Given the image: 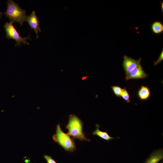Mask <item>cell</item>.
Instances as JSON below:
<instances>
[{"instance_id":"5","label":"cell","mask_w":163,"mask_h":163,"mask_svg":"<svg viewBox=\"0 0 163 163\" xmlns=\"http://www.w3.org/2000/svg\"><path fill=\"white\" fill-rule=\"evenodd\" d=\"M141 60L140 58L136 60L126 55L123 56V67L126 73V77L141 63Z\"/></svg>"},{"instance_id":"11","label":"cell","mask_w":163,"mask_h":163,"mask_svg":"<svg viewBox=\"0 0 163 163\" xmlns=\"http://www.w3.org/2000/svg\"><path fill=\"white\" fill-rule=\"evenodd\" d=\"M151 29L154 34H160L163 32V24L160 21H155L151 24Z\"/></svg>"},{"instance_id":"9","label":"cell","mask_w":163,"mask_h":163,"mask_svg":"<svg viewBox=\"0 0 163 163\" xmlns=\"http://www.w3.org/2000/svg\"><path fill=\"white\" fill-rule=\"evenodd\" d=\"M96 129L92 133V134L94 135L97 136L100 138L102 139L107 142H108L111 139H120V137L117 138H114L110 136L107 132L102 131L100 130V125L98 124H96Z\"/></svg>"},{"instance_id":"10","label":"cell","mask_w":163,"mask_h":163,"mask_svg":"<svg viewBox=\"0 0 163 163\" xmlns=\"http://www.w3.org/2000/svg\"><path fill=\"white\" fill-rule=\"evenodd\" d=\"M137 96L141 101H146L148 99L151 95V91L149 88L146 86H141L138 89Z\"/></svg>"},{"instance_id":"8","label":"cell","mask_w":163,"mask_h":163,"mask_svg":"<svg viewBox=\"0 0 163 163\" xmlns=\"http://www.w3.org/2000/svg\"><path fill=\"white\" fill-rule=\"evenodd\" d=\"M163 158V150L159 149L154 150L144 163H158Z\"/></svg>"},{"instance_id":"13","label":"cell","mask_w":163,"mask_h":163,"mask_svg":"<svg viewBox=\"0 0 163 163\" xmlns=\"http://www.w3.org/2000/svg\"><path fill=\"white\" fill-rule=\"evenodd\" d=\"M111 88L114 94L117 97H120L123 88L117 85L111 86Z\"/></svg>"},{"instance_id":"17","label":"cell","mask_w":163,"mask_h":163,"mask_svg":"<svg viewBox=\"0 0 163 163\" xmlns=\"http://www.w3.org/2000/svg\"><path fill=\"white\" fill-rule=\"evenodd\" d=\"M3 14V13L0 11V18H2V14Z\"/></svg>"},{"instance_id":"6","label":"cell","mask_w":163,"mask_h":163,"mask_svg":"<svg viewBox=\"0 0 163 163\" xmlns=\"http://www.w3.org/2000/svg\"><path fill=\"white\" fill-rule=\"evenodd\" d=\"M28 23L31 28V30L33 29L37 35V38H38L39 32H41V30L40 25V21L37 17L35 10L32 12L31 14L27 16L26 20Z\"/></svg>"},{"instance_id":"4","label":"cell","mask_w":163,"mask_h":163,"mask_svg":"<svg viewBox=\"0 0 163 163\" xmlns=\"http://www.w3.org/2000/svg\"><path fill=\"white\" fill-rule=\"evenodd\" d=\"M3 26L5 29V31L6 32V37L9 39H12L14 40L16 42L15 44V46H19L21 45V43H23L25 44H30L26 40L31 39L30 37V34L27 37H21L13 25V23L11 22H6Z\"/></svg>"},{"instance_id":"2","label":"cell","mask_w":163,"mask_h":163,"mask_svg":"<svg viewBox=\"0 0 163 163\" xmlns=\"http://www.w3.org/2000/svg\"><path fill=\"white\" fill-rule=\"evenodd\" d=\"M6 3L7 9L3 14L8 18L10 22L13 23L17 22L22 26L23 23L26 21L27 16L26 11L12 0H8Z\"/></svg>"},{"instance_id":"7","label":"cell","mask_w":163,"mask_h":163,"mask_svg":"<svg viewBox=\"0 0 163 163\" xmlns=\"http://www.w3.org/2000/svg\"><path fill=\"white\" fill-rule=\"evenodd\" d=\"M148 76V74L143 70L140 63L127 76L125 77V79L127 80L131 79H144L147 78Z\"/></svg>"},{"instance_id":"15","label":"cell","mask_w":163,"mask_h":163,"mask_svg":"<svg viewBox=\"0 0 163 163\" xmlns=\"http://www.w3.org/2000/svg\"><path fill=\"white\" fill-rule=\"evenodd\" d=\"M163 60V50L161 51V53L157 60L154 62V65L155 66H156L158 63L161 62Z\"/></svg>"},{"instance_id":"1","label":"cell","mask_w":163,"mask_h":163,"mask_svg":"<svg viewBox=\"0 0 163 163\" xmlns=\"http://www.w3.org/2000/svg\"><path fill=\"white\" fill-rule=\"evenodd\" d=\"M68 122L66 126L68 130L67 133L73 139L90 142V139L86 137V134L83 131L84 123L81 119L75 114H70Z\"/></svg>"},{"instance_id":"16","label":"cell","mask_w":163,"mask_h":163,"mask_svg":"<svg viewBox=\"0 0 163 163\" xmlns=\"http://www.w3.org/2000/svg\"><path fill=\"white\" fill-rule=\"evenodd\" d=\"M160 3H161V11H162V12L163 13V2L161 1Z\"/></svg>"},{"instance_id":"14","label":"cell","mask_w":163,"mask_h":163,"mask_svg":"<svg viewBox=\"0 0 163 163\" xmlns=\"http://www.w3.org/2000/svg\"><path fill=\"white\" fill-rule=\"evenodd\" d=\"M46 161L47 163H57L52 157L50 156L44 155L43 156Z\"/></svg>"},{"instance_id":"12","label":"cell","mask_w":163,"mask_h":163,"mask_svg":"<svg viewBox=\"0 0 163 163\" xmlns=\"http://www.w3.org/2000/svg\"><path fill=\"white\" fill-rule=\"evenodd\" d=\"M127 103L130 102V96L126 87L123 88L121 97Z\"/></svg>"},{"instance_id":"3","label":"cell","mask_w":163,"mask_h":163,"mask_svg":"<svg viewBox=\"0 0 163 163\" xmlns=\"http://www.w3.org/2000/svg\"><path fill=\"white\" fill-rule=\"evenodd\" d=\"M52 139L66 151L72 152L76 149V144L74 139L62 131L59 124L56 126V133L53 136Z\"/></svg>"}]
</instances>
